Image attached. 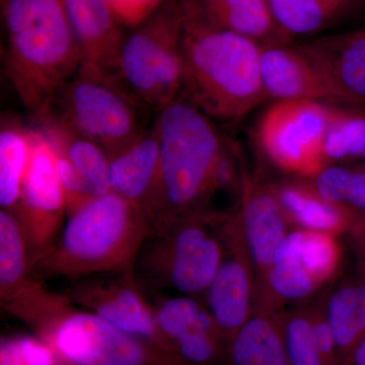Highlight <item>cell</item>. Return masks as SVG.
I'll use <instances>...</instances> for the list:
<instances>
[{
    "label": "cell",
    "instance_id": "cell-1",
    "mask_svg": "<svg viewBox=\"0 0 365 365\" xmlns=\"http://www.w3.org/2000/svg\"><path fill=\"white\" fill-rule=\"evenodd\" d=\"M182 13L181 97L211 120L237 121L266 100L258 43L216 26L197 0Z\"/></svg>",
    "mask_w": 365,
    "mask_h": 365
},
{
    "label": "cell",
    "instance_id": "cell-2",
    "mask_svg": "<svg viewBox=\"0 0 365 365\" xmlns=\"http://www.w3.org/2000/svg\"><path fill=\"white\" fill-rule=\"evenodd\" d=\"M6 73L39 117L79 71L81 49L62 0H4Z\"/></svg>",
    "mask_w": 365,
    "mask_h": 365
},
{
    "label": "cell",
    "instance_id": "cell-3",
    "mask_svg": "<svg viewBox=\"0 0 365 365\" xmlns=\"http://www.w3.org/2000/svg\"><path fill=\"white\" fill-rule=\"evenodd\" d=\"M150 232L143 211L122 197L113 192L93 197L67 215L58 237L31 271L67 277L129 273Z\"/></svg>",
    "mask_w": 365,
    "mask_h": 365
},
{
    "label": "cell",
    "instance_id": "cell-4",
    "mask_svg": "<svg viewBox=\"0 0 365 365\" xmlns=\"http://www.w3.org/2000/svg\"><path fill=\"white\" fill-rule=\"evenodd\" d=\"M153 126L160 141V186L151 227L207 212L228 141L210 118L182 97L160 110Z\"/></svg>",
    "mask_w": 365,
    "mask_h": 365
},
{
    "label": "cell",
    "instance_id": "cell-5",
    "mask_svg": "<svg viewBox=\"0 0 365 365\" xmlns=\"http://www.w3.org/2000/svg\"><path fill=\"white\" fill-rule=\"evenodd\" d=\"M182 33L180 0H165L125 37L118 81L139 105L160 112L181 97Z\"/></svg>",
    "mask_w": 365,
    "mask_h": 365
},
{
    "label": "cell",
    "instance_id": "cell-6",
    "mask_svg": "<svg viewBox=\"0 0 365 365\" xmlns=\"http://www.w3.org/2000/svg\"><path fill=\"white\" fill-rule=\"evenodd\" d=\"M57 297L40 338L73 365H190L176 353L133 337L88 311Z\"/></svg>",
    "mask_w": 365,
    "mask_h": 365
},
{
    "label": "cell",
    "instance_id": "cell-7",
    "mask_svg": "<svg viewBox=\"0 0 365 365\" xmlns=\"http://www.w3.org/2000/svg\"><path fill=\"white\" fill-rule=\"evenodd\" d=\"M222 217L203 212L155 225L148 269L180 295L203 297L223 256Z\"/></svg>",
    "mask_w": 365,
    "mask_h": 365
},
{
    "label": "cell",
    "instance_id": "cell-8",
    "mask_svg": "<svg viewBox=\"0 0 365 365\" xmlns=\"http://www.w3.org/2000/svg\"><path fill=\"white\" fill-rule=\"evenodd\" d=\"M141 107L119 81L78 71L46 113L59 118L110 155L143 131L138 113Z\"/></svg>",
    "mask_w": 365,
    "mask_h": 365
},
{
    "label": "cell",
    "instance_id": "cell-9",
    "mask_svg": "<svg viewBox=\"0 0 365 365\" xmlns=\"http://www.w3.org/2000/svg\"><path fill=\"white\" fill-rule=\"evenodd\" d=\"M330 103L279 101L262 115L257 143L269 162L294 177L311 179L330 165L324 151Z\"/></svg>",
    "mask_w": 365,
    "mask_h": 365
},
{
    "label": "cell",
    "instance_id": "cell-10",
    "mask_svg": "<svg viewBox=\"0 0 365 365\" xmlns=\"http://www.w3.org/2000/svg\"><path fill=\"white\" fill-rule=\"evenodd\" d=\"M336 235L292 228L276 252L266 279L267 304L280 311L304 304L339 272L342 247Z\"/></svg>",
    "mask_w": 365,
    "mask_h": 365
},
{
    "label": "cell",
    "instance_id": "cell-11",
    "mask_svg": "<svg viewBox=\"0 0 365 365\" xmlns=\"http://www.w3.org/2000/svg\"><path fill=\"white\" fill-rule=\"evenodd\" d=\"M11 211L25 232L32 266L57 239L67 215L55 150L39 127L32 128L30 162L21 185L20 201Z\"/></svg>",
    "mask_w": 365,
    "mask_h": 365
},
{
    "label": "cell",
    "instance_id": "cell-12",
    "mask_svg": "<svg viewBox=\"0 0 365 365\" xmlns=\"http://www.w3.org/2000/svg\"><path fill=\"white\" fill-rule=\"evenodd\" d=\"M220 235L222 262L202 300L228 343L253 311L255 272L237 212L223 216Z\"/></svg>",
    "mask_w": 365,
    "mask_h": 365
},
{
    "label": "cell",
    "instance_id": "cell-13",
    "mask_svg": "<svg viewBox=\"0 0 365 365\" xmlns=\"http://www.w3.org/2000/svg\"><path fill=\"white\" fill-rule=\"evenodd\" d=\"M237 212L255 272L254 304H267L266 279L276 252L292 230L273 188L258 173L242 165Z\"/></svg>",
    "mask_w": 365,
    "mask_h": 365
},
{
    "label": "cell",
    "instance_id": "cell-14",
    "mask_svg": "<svg viewBox=\"0 0 365 365\" xmlns=\"http://www.w3.org/2000/svg\"><path fill=\"white\" fill-rule=\"evenodd\" d=\"M153 309L160 333L190 365H227V343L201 299L177 295Z\"/></svg>",
    "mask_w": 365,
    "mask_h": 365
},
{
    "label": "cell",
    "instance_id": "cell-15",
    "mask_svg": "<svg viewBox=\"0 0 365 365\" xmlns=\"http://www.w3.org/2000/svg\"><path fill=\"white\" fill-rule=\"evenodd\" d=\"M71 294L69 299L119 330L174 352L158 329L153 309L129 278L86 281L76 285Z\"/></svg>",
    "mask_w": 365,
    "mask_h": 365
},
{
    "label": "cell",
    "instance_id": "cell-16",
    "mask_svg": "<svg viewBox=\"0 0 365 365\" xmlns=\"http://www.w3.org/2000/svg\"><path fill=\"white\" fill-rule=\"evenodd\" d=\"M81 49L79 71L118 81L126 35L107 0H62Z\"/></svg>",
    "mask_w": 365,
    "mask_h": 365
},
{
    "label": "cell",
    "instance_id": "cell-17",
    "mask_svg": "<svg viewBox=\"0 0 365 365\" xmlns=\"http://www.w3.org/2000/svg\"><path fill=\"white\" fill-rule=\"evenodd\" d=\"M108 155L111 192L143 211L151 227L160 186V148L155 126Z\"/></svg>",
    "mask_w": 365,
    "mask_h": 365
},
{
    "label": "cell",
    "instance_id": "cell-18",
    "mask_svg": "<svg viewBox=\"0 0 365 365\" xmlns=\"http://www.w3.org/2000/svg\"><path fill=\"white\" fill-rule=\"evenodd\" d=\"M261 79L266 98L334 103L323 74L302 45L262 46Z\"/></svg>",
    "mask_w": 365,
    "mask_h": 365
},
{
    "label": "cell",
    "instance_id": "cell-19",
    "mask_svg": "<svg viewBox=\"0 0 365 365\" xmlns=\"http://www.w3.org/2000/svg\"><path fill=\"white\" fill-rule=\"evenodd\" d=\"M302 46L323 74L334 104L365 105V30L327 36Z\"/></svg>",
    "mask_w": 365,
    "mask_h": 365
},
{
    "label": "cell",
    "instance_id": "cell-20",
    "mask_svg": "<svg viewBox=\"0 0 365 365\" xmlns=\"http://www.w3.org/2000/svg\"><path fill=\"white\" fill-rule=\"evenodd\" d=\"M288 222L294 228L346 235L360 215L352 209L328 202L317 193L309 179L294 177L272 182Z\"/></svg>",
    "mask_w": 365,
    "mask_h": 365
},
{
    "label": "cell",
    "instance_id": "cell-21",
    "mask_svg": "<svg viewBox=\"0 0 365 365\" xmlns=\"http://www.w3.org/2000/svg\"><path fill=\"white\" fill-rule=\"evenodd\" d=\"M283 312L254 306L251 316L228 341L227 365H290Z\"/></svg>",
    "mask_w": 365,
    "mask_h": 365
},
{
    "label": "cell",
    "instance_id": "cell-22",
    "mask_svg": "<svg viewBox=\"0 0 365 365\" xmlns=\"http://www.w3.org/2000/svg\"><path fill=\"white\" fill-rule=\"evenodd\" d=\"M37 120L39 128L48 137L55 151L71 163L91 198L111 192L109 155L102 146L81 135L50 113L37 117Z\"/></svg>",
    "mask_w": 365,
    "mask_h": 365
},
{
    "label": "cell",
    "instance_id": "cell-23",
    "mask_svg": "<svg viewBox=\"0 0 365 365\" xmlns=\"http://www.w3.org/2000/svg\"><path fill=\"white\" fill-rule=\"evenodd\" d=\"M201 11L216 26L261 46L285 44L292 38L281 30L269 0H197Z\"/></svg>",
    "mask_w": 365,
    "mask_h": 365
},
{
    "label": "cell",
    "instance_id": "cell-24",
    "mask_svg": "<svg viewBox=\"0 0 365 365\" xmlns=\"http://www.w3.org/2000/svg\"><path fill=\"white\" fill-rule=\"evenodd\" d=\"M275 20L288 37L332 28L365 6V0H269Z\"/></svg>",
    "mask_w": 365,
    "mask_h": 365
},
{
    "label": "cell",
    "instance_id": "cell-25",
    "mask_svg": "<svg viewBox=\"0 0 365 365\" xmlns=\"http://www.w3.org/2000/svg\"><path fill=\"white\" fill-rule=\"evenodd\" d=\"M325 311L330 324L339 365L365 335V279L343 281L326 290Z\"/></svg>",
    "mask_w": 365,
    "mask_h": 365
},
{
    "label": "cell",
    "instance_id": "cell-26",
    "mask_svg": "<svg viewBox=\"0 0 365 365\" xmlns=\"http://www.w3.org/2000/svg\"><path fill=\"white\" fill-rule=\"evenodd\" d=\"M25 232L14 211H0V295L6 306L34 284Z\"/></svg>",
    "mask_w": 365,
    "mask_h": 365
},
{
    "label": "cell",
    "instance_id": "cell-27",
    "mask_svg": "<svg viewBox=\"0 0 365 365\" xmlns=\"http://www.w3.org/2000/svg\"><path fill=\"white\" fill-rule=\"evenodd\" d=\"M32 151V128L4 117L0 129V205L13 210L20 201L21 185Z\"/></svg>",
    "mask_w": 365,
    "mask_h": 365
},
{
    "label": "cell",
    "instance_id": "cell-28",
    "mask_svg": "<svg viewBox=\"0 0 365 365\" xmlns=\"http://www.w3.org/2000/svg\"><path fill=\"white\" fill-rule=\"evenodd\" d=\"M330 103L324 151L329 163L364 157L365 111L356 106Z\"/></svg>",
    "mask_w": 365,
    "mask_h": 365
},
{
    "label": "cell",
    "instance_id": "cell-29",
    "mask_svg": "<svg viewBox=\"0 0 365 365\" xmlns=\"http://www.w3.org/2000/svg\"><path fill=\"white\" fill-rule=\"evenodd\" d=\"M309 181L328 202L365 215V170L330 163Z\"/></svg>",
    "mask_w": 365,
    "mask_h": 365
},
{
    "label": "cell",
    "instance_id": "cell-30",
    "mask_svg": "<svg viewBox=\"0 0 365 365\" xmlns=\"http://www.w3.org/2000/svg\"><path fill=\"white\" fill-rule=\"evenodd\" d=\"M283 329L290 365H325L314 341L309 304L283 312Z\"/></svg>",
    "mask_w": 365,
    "mask_h": 365
},
{
    "label": "cell",
    "instance_id": "cell-31",
    "mask_svg": "<svg viewBox=\"0 0 365 365\" xmlns=\"http://www.w3.org/2000/svg\"><path fill=\"white\" fill-rule=\"evenodd\" d=\"M122 26L133 29L153 16L165 0H107Z\"/></svg>",
    "mask_w": 365,
    "mask_h": 365
},
{
    "label": "cell",
    "instance_id": "cell-32",
    "mask_svg": "<svg viewBox=\"0 0 365 365\" xmlns=\"http://www.w3.org/2000/svg\"><path fill=\"white\" fill-rule=\"evenodd\" d=\"M346 237L354 258L357 276L365 279V215L356 218Z\"/></svg>",
    "mask_w": 365,
    "mask_h": 365
},
{
    "label": "cell",
    "instance_id": "cell-33",
    "mask_svg": "<svg viewBox=\"0 0 365 365\" xmlns=\"http://www.w3.org/2000/svg\"><path fill=\"white\" fill-rule=\"evenodd\" d=\"M0 365H28L18 337L1 338Z\"/></svg>",
    "mask_w": 365,
    "mask_h": 365
},
{
    "label": "cell",
    "instance_id": "cell-34",
    "mask_svg": "<svg viewBox=\"0 0 365 365\" xmlns=\"http://www.w3.org/2000/svg\"><path fill=\"white\" fill-rule=\"evenodd\" d=\"M340 365H365V335L341 361Z\"/></svg>",
    "mask_w": 365,
    "mask_h": 365
},
{
    "label": "cell",
    "instance_id": "cell-35",
    "mask_svg": "<svg viewBox=\"0 0 365 365\" xmlns=\"http://www.w3.org/2000/svg\"><path fill=\"white\" fill-rule=\"evenodd\" d=\"M364 160H365V150H364Z\"/></svg>",
    "mask_w": 365,
    "mask_h": 365
},
{
    "label": "cell",
    "instance_id": "cell-36",
    "mask_svg": "<svg viewBox=\"0 0 365 365\" xmlns=\"http://www.w3.org/2000/svg\"><path fill=\"white\" fill-rule=\"evenodd\" d=\"M4 0H1V4H2V2H4Z\"/></svg>",
    "mask_w": 365,
    "mask_h": 365
},
{
    "label": "cell",
    "instance_id": "cell-37",
    "mask_svg": "<svg viewBox=\"0 0 365 365\" xmlns=\"http://www.w3.org/2000/svg\"><path fill=\"white\" fill-rule=\"evenodd\" d=\"M62 365H66V364H62Z\"/></svg>",
    "mask_w": 365,
    "mask_h": 365
}]
</instances>
